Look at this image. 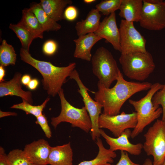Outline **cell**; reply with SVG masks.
<instances>
[{
	"instance_id": "6da1fadb",
	"label": "cell",
	"mask_w": 165,
	"mask_h": 165,
	"mask_svg": "<svg viewBox=\"0 0 165 165\" xmlns=\"http://www.w3.org/2000/svg\"><path fill=\"white\" fill-rule=\"evenodd\" d=\"M116 82L111 88H106L98 82V90L94 93V100L103 107L102 114L115 116L119 114L125 102L135 94L149 90L152 84L148 82L128 81L120 71Z\"/></svg>"
},
{
	"instance_id": "7a4b0ae2",
	"label": "cell",
	"mask_w": 165,
	"mask_h": 165,
	"mask_svg": "<svg viewBox=\"0 0 165 165\" xmlns=\"http://www.w3.org/2000/svg\"><path fill=\"white\" fill-rule=\"evenodd\" d=\"M21 60L35 68L42 75L43 88L49 95L54 97L62 89L66 79L76 66L72 62L65 67L55 66L50 62L40 61L33 57L29 51L22 48L20 51Z\"/></svg>"
},
{
	"instance_id": "3957f363",
	"label": "cell",
	"mask_w": 165,
	"mask_h": 165,
	"mask_svg": "<svg viewBox=\"0 0 165 165\" xmlns=\"http://www.w3.org/2000/svg\"><path fill=\"white\" fill-rule=\"evenodd\" d=\"M163 84L159 82L152 84L147 94L138 101L129 99V103L135 109L137 113V123L131 131V137L134 138L142 133L145 127L158 119L163 113L162 108L154 106L152 98L158 91L161 89Z\"/></svg>"
},
{
	"instance_id": "277c9868",
	"label": "cell",
	"mask_w": 165,
	"mask_h": 165,
	"mask_svg": "<svg viewBox=\"0 0 165 165\" xmlns=\"http://www.w3.org/2000/svg\"><path fill=\"white\" fill-rule=\"evenodd\" d=\"M119 61L125 75L131 79L139 81L147 79L155 68L152 56L147 51L121 54Z\"/></svg>"
},
{
	"instance_id": "5b68a950",
	"label": "cell",
	"mask_w": 165,
	"mask_h": 165,
	"mask_svg": "<svg viewBox=\"0 0 165 165\" xmlns=\"http://www.w3.org/2000/svg\"><path fill=\"white\" fill-rule=\"evenodd\" d=\"M91 61L93 73L98 79V82L110 88L117 80L120 71L111 52L104 47H99L92 56Z\"/></svg>"
},
{
	"instance_id": "8992f818",
	"label": "cell",
	"mask_w": 165,
	"mask_h": 165,
	"mask_svg": "<svg viewBox=\"0 0 165 165\" xmlns=\"http://www.w3.org/2000/svg\"><path fill=\"white\" fill-rule=\"evenodd\" d=\"M58 94L61 102V111L58 116L51 118V125L55 129L61 123L68 122L72 127H79L88 133L91 129L92 124L85 107L78 108L72 105L65 98L62 88Z\"/></svg>"
},
{
	"instance_id": "52a82bcc",
	"label": "cell",
	"mask_w": 165,
	"mask_h": 165,
	"mask_svg": "<svg viewBox=\"0 0 165 165\" xmlns=\"http://www.w3.org/2000/svg\"><path fill=\"white\" fill-rule=\"evenodd\" d=\"M144 137L143 149L153 157V165H160L165 158V121L157 119Z\"/></svg>"
},
{
	"instance_id": "ba28073f",
	"label": "cell",
	"mask_w": 165,
	"mask_h": 165,
	"mask_svg": "<svg viewBox=\"0 0 165 165\" xmlns=\"http://www.w3.org/2000/svg\"><path fill=\"white\" fill-rule=\"evenodd\" d=\"M119 30L121 54H129L147 51L146 49V40L136 29L133 22L122 20Z\"/></svg>"
},
{
	"instance_id": "9c48e42d",
	"label": "cell",
	"mask_w": 165,
	"mask_h": 165,
	"mask_svg": "<svg viewBox=\"0 0 165 165\" xmlns=\"http://www.w3.org/2000/svg\"><path fill=\"white\" fill-rule=\"evenodd\" d=\"M69 77L75 80L79 87L78 91L82 97L85 107L90 117L92 124L91 135L92 140L95 141L101 136L98 121L103 107L90 97L88 92L89 90L88 89L82 82L78 71L75 69L72 72Z\"/></svg>"
},
{
	"instance_id": "30bf717a",
	"label": "cell",
	"mask_w": 165,
	"mask_h": 165,
	"mask_svg": "<svg viewBox=\"0 0 165 165\" xmlns=\"http://www.w3.org/2000/svg\"><path fill=\"white\" fill-rule=\"evenodd\" d=\"M140 26L151 31H158L165 28V0L151 4L143 0Z\"/></svg>"
},
{
	"instance_id": "8fae6325",
	"label": "cell",
	"mask_w": 165,
	"mask_h": 165,
	"mask_svg": "<svg viewBox=\"0 0 165 165\" xmlns=\"http://www.w3.org/2000/svg\"><path fill=\"white\" fill-rule=\"evenodd\" d=\"M137 123L136 112L127 114L123 112L120 114L112 116L102 113L100 115L98 121L100 129L105 128L108 130L116 137L120 136L127 129H134Z\"/></svg>"
},
{
	"instance_id": "7c38bea8",
	"label": "cell",
	"mask_w": 165,
	"mask_h": 165,
	"mask_svg": "<svg viewBox=\"0 0 165 165\" xmlns=\"http://www.w3.org/2000/svg\"><path fill=\"white\" fill-rule=\"evenodd\" d=\"M101 135L104 138L109 146V149L113 151L120 150L125 151L135 156L140 155L143 148L141 143L133 144L130 142L129 138L130 137L131 131L130 129L125 130L121 134L116 138L112 137L107 135L102 129H100Z\"/></svg>"
},
{
	"instance_id": "4fadbf2b",
	"label": "cell",
	"mask_w": 165,
	"mask_h": 165,
	"mask_svg": "<svg viewBox=\"0 0 165 165\" xmlns=\"http://www.w3.org/2000/svg\"><path fill=\"white\" fill-rule=\"evenodd\" d=\"M94 33L102 39H105L116 50L120 52V33L115 12L105 17Z\"/></svg>"
},
{
	"instance_id": "5bb4252c",
	"label": "cell",
	"mask_w": 165,
	"mask_h": 165,
	"mask_svg": "<svg viewBox=\"0 0 165 165\" xmlns=\"http://www.w3.org/2000/svg\"><path fill=\"white\" fill-rule=\"evenodd\" d=\"M51 147L48 141L39 139L26 145L23 150L30 163L37 165H47Z\"/></svg>"
},
{
	"instance_id": "9a60e30c",
	"label": "cell",
	"mask_w": 165,
	"mask_h": 165,
	"mask_svg": "<svg viewBox=\"0 0 165 165\" xmlns=\"http://www.w3.org/2000/svg\"><path fill=\"white\" fill-rule=\"evenodd\" d=\"M22 74L16 72L10 80L0 83V97L15 96L21 97L30 104L33 103L32 94L31 91H25L22 89L21 79Z\"/></svg>"
},
{
	"instance_id": "2e32d148",
	"label": "cell",
	"mask_w": 165,
	"mask_h": 165,
	"mask_svg": "<svg viewBox=\"0 0 165 165\" xmlns=\"http://www.w3.org/2000/svg\"><path fill=\"white\" fill-rule=\"evenodd\" d=\"M101 39L94 33L78 37L73 40L75 44L74 57L90 61L92 56L91 50L94 45Z\"/></svg>"
},
{
	"instance_id": "e0dca14e",
	"label": "cell",
	"mask_w": 165,
	"mask_h": 165,
	"mask_svg": "<svg viewBox=\"0 0 165 165\" xmlns=\"http://www.w3.org/2000/svg\"><path fill=\"white\" fill-rule=\"evenodd\" d=\"M73 152L70 142L52 147L48 164L50 165H73Z\"/></svg>"
},
{
	"instance_id": "ac0fdd59",
	"label": "cell",
	"mask_w": 165,
	"mask_h": 165,
	"mask_svg": "<svg viewBox=\"0 0 165 165\" xmlns=\"http://www.w3.org/2000/svg\"><path fill=\"white\" fill-rule=\"evenodd\" d=\"M143 5L142 0H122L119 15L127 21L139 22L141 17Z\"/></svg>"
},
{
	"instance_id": "d6986e66",
	"label": "cell",
	"mask_w": 165,
	"mask_h": 165,
	"mask_svg": "<svg viewBox=\"0 0 165 165\" xmlns=\"http://www.w3.org/2000/svg\"><path fill=\"white\" fill-rule=\"evenodd\" d=\"M101 15L95 8L92 9L86 18L77 22L75 28L78 37L91 33H94L100 23Z\"/></svg>"
},
{
	"instance_id": "ffe728a7",
	"label": "cell",
	"mask_w": 165,
	"mask_h": 165,
	"mask_svg": "<svg viewBox=\"0 0 165 165\" xmlns=\"http://www.w3.org/2000/svg\"><path fill=\"white\" fill-rule=\"evenodd\" d=\"M72 2L71 0H41L39 4L47 15L57 22L65 19L64 9Z\"/></svg>"
},
{
	"instance_id": "44dd1931",
	"label": "cell",
	"mask_w": 165,
	"mask_h": 165,
	"mask_svg": "<svg viewBox=\"0 0 165 165\" xmlns=\"http://www.w3.org/2000/svg\"><path fill=\"white\" fill-rule=\"evenodd\" d=\"M96 139L99 152L96 157L90 160L82 161L77 165H112L114 159L117 156L116 153L110 149L105 148L99 138Z\"/></svg>"
},
{
	"instance_id": "7402d4cb",
	"label": "cell",
	"mask_w": 165,
	"mask_h": 165,
	"mask_svg": "<svg viewBox=\"0 0 165 165\" xmlns=\"http://www.w3.org/2000/svg\"><path fill=\"white\" fill-rule=\"evenodd\" d=\"M19 22L37 38H43L45 31L30 8H25L22 10V17Z\"/></svg>"
},
{
	"instance_id": "603a6c76",
	"label": "cell",
	"mask_w": 165,
	"mask_h": 165,
	"mask_svg": "<svg viewBox=\"0 0 165 165\" xmlns=\"http://www.w3.org/2000/svg\"><path fill=\"white\" fill-rule=\"evenodd\" d=\"M30 9L35 14L45 31H58L61 28L60 24L47 15L39 3L32 4Z\"/></svg>"
},
{
	"instance_id": "cb8c5ba5",
	"label": "cell",
	"mask_w": 165,
	"mask_h": 165,
	"mask_svg": "<svg viewBox=\"0 0 165 165\" xmlns=\"http://www.w3.org/2000/svg\"><path fill=\"white\" fill-rule=\"evenodd\" d=\"M9 28L15 33L20 39L22 48L29 51L32 42L37 37L19 22L16 24H10Z\"/></svg>"
},
{
	"instance_id": "d4e9b609",
	"label": "cell",
	"mask_w": 165,
	"mask_h": 165,
	"mask_svg": "<svg viewBox=\"0 0 165 165\" xmlns=\"http://www.w3.org/2000/svg\"><path fill=\"white\" fill-rule=\"evenodd\" d=\"M17 55L13 46L3 39L0 46V65L6 67L10 65H15Z\"/></svg>"
},
{
	"instance_id": "484cf974",
	"label": "cell",
	"mask_w": 165,
	"mask_h": 165,
	"mask_svg": "<svg viewBox=\"0 0 165 165\" xmlns=\"http://www.w3.org/2000/svg\"><path fill=\"white\" fill-rule=\"evenodd\" d=\"M50 100V98L47 97L42 104L36 106L32 105L25 100H22L21 103L13 105L10 108L22 110L25 112L26 114L32 115L36 118L42 114L43 110Z\"/></svg>"
},
{
	"instance_id": "4316f807",
	"label": "cell",
	"mask_w": 165,
	"mask_h": 165,
	"mask_svg": "<svg viewBox=\"0 0 165 165\" xmlns=\"http://www.w3.org/2000/svg\"><path fill=\"white\" fill-rule=\"evenodd\" d=\"M122 0H105L101 1L95 6V9L106 16L119 9Z\"/></svg>"
},
{
	"instance_id": "83f0119b",
	"label": "cell",
	"mask_w": 165,
	"mask_h": 165,
	"mask_svg": "<svg viewBox=\"0 0 165 165\" xmlns=\"http://www.w3.org/2000/svg\"><path fill=\"white\" fill-rule=\"evenodd\" d=\"M9 165H31L26 156L23 150L19 149L10 151L7 155Z\"/></svg>"
},
{
	"instance_id": "f1b7e54d",
	"label": "cell",
	"mask_w": 165,
	"mask_h": 165,
	"mask_svg": "<svg viewBox=\"0 0 165 165\" xmlns=\"http://www.w3.org/2000/svg\"><path fill=\"white\" fill-rule=\"evenodd\" d=\"M154 106L161 105L163 110L162 120L165 121V83L163 88L156 92L152 99Z\"/></svg>"
},
{
	"instance_id": "f546056e",
	"label": "cell",
	"mask_w": 165,
	"mask_h": 165,
	"mask_svg": "<svg viewBox=\"0 0 165 165\" xmlns=\"http://www.w3.org/2000/svg\"><path fill=\"white\" fill-rule=\"evenodd\" d=\"M36 118L35 123L40 125L46 137L49 138H50L52 137V132L47 118L45 114H42Z\"/></svg>"
},
{
	"instance_id": "4dcf8cb0",
	"label": "cell",
	"mask_w": 165,
	"mask_h": 165,
	"mask_svg": "<svg viewBox=\"0 0 165 165\" xmlns=\"http://www.w3.org/2000/svg\"><path fill=\"white\" fill-rule=\"evenodd\" d=\"M57 49V44L53 40H48L44 44L42 47V51L44 53L48 56L54 54Z\"/></svg>"
},
{
	"instance_id": "1f68e13d",
	"label": "cell",
	"mask_w": 165,
	"mask_h": 165,
	"mask_svg": "<svg viewBox=\"0 0 165 165\" xmlns=\"http://www.w3.org/2000/svg\"><path fill=\"white\" fill-rule=\"evenodd\" d=\"M78 11L77 8L73 6H69L65 9L64 12L65 19L69 21H73L77 17Z\"/></svg>"
},
{
	"instance_id": "d6a6232c",
	"label": "cell",
	"mask_w": 165,
	"mask_h": 165,
	"mask_svg": "<svg viewBox=\"0 0 165 165\" xmlns=\"http://www.w3.org/2000/svg\"><path fill=\"white\" fill-rule=\"evenodd\" d=\"M121 156L118 162L115 165H141L133 162L130 158L128 153L121 151Z\"/></svg>"
},
{
	"instance_id": "836d02e7",
	"label": "cell",
	"mask_w": 165,
	"mask_h": 165,
	"mask_svg": "<svg viewBox=\"0 0 165 165\" xmlns=\"http://www.w3.org/2000/svg\"><path fill=\"white\" fill-rule=\"evenodd\" d=\"M0 165H9L4 148L0 147Z\"/></svg>"
},
{
	"instance_id": "e575fe53",
	"label": "cell",
	"mask_w": 165,
	"mask_h": 165,
	"mask_svg": "<svg viewBox=\"0 0 165 165\" xmlns=\"http://www.w3.org/2000/svg\"><path fill=\"white\" fill-rule=\"evenodd\" d=\"M39 83L38 79L35 78L31 79L28 85V88L31 90H35L38 87Z\"/></svg>"
},
{
	"instance_id": "d590c367",
	"label": "cell",
	"mask_w": 165,
	"mask_h": 165,
	"mask_svg": "<svg viewBox=\"0 0 165 165\" xmlns=\"http://www.w3.org/2000/svg\"><path fill=\"white\" fill-rule=\"evenodd\" d=\"M31 79L30 75L26 74L22 76L21 82L22 84L27 86Z\"/></svg>"
},
{
	"instance_id": "8d00e7d4",
	"label": "cell",
	"mask_w": 165,
	"mask_h": 165,
	"mask_svg": "<svg viewBox=\"0 0 165 165\" xmlns=\"http://www.w3.org/2000/svg\"><path fill=\"white\" fill-rule=\"evenodd\" d=\"M17 114L14 112H3L1 110H0V118H2L4 117L9 116H16Z\"/></svg>"
},
{
	"instance_id": "74e56055",
	"label": "cell",
	"mask_w": 165,
	"mask_h": 165,
	"mask_svg": "<svg viewBox=\"0 0 165 165\" xmlns=\"http://www.w3.org/2000/svg\"><path fill=\"white\" fill-rule=\"evenodd\" d=\"M5 75V70L4 67L0 65V82H4V78Z\"/></svg>"
},
{
	"instance_id": "f35d334b",
	"label": "cell",
	"mask_w": 165,
	"mask_h": 165,
	"mask_svg": "<svg viewBox=\"0 0 165 165\" xmlns=\"http://www.w3.org/2000/svg\"><path fill=\"white\" fill-rule=\"evenodd\" d=\"M142 165H153V162L149 158L146 159Z\"/></svg>"
},
{
	"instance_id": "ab89813d",
	"label": "cell",
	"mask_w": 165,
	"mask_h": 165,
	"mask_svg": "<svg viewBox=\"0 0 165 165\" xmlns=\"http://www.w3.org/2000/svg\"><path fill=\"white\" fill-rule=\"evenodd\" d=\"M96 1L95 0H84L83 1L86 4H90L93 2Z\"/></svg>"
},
{
	"instance_id": "60d3db41",
	"label": "cell",
	"mask_w": 165,
	"mask_h": 165,
	"mask_svg": "<svg viewBox=\"0 0 165 165\" xmlns=\"http://www.w3.org/2000/svg\"><path fill=\"white\" fill-rule=\"evenodd\" d=\"M160 165H165V158L162 163Z\"/></svg>"
},
{
	"instance_id": "b9f144b4",
	"label": "cell",
	"mask_w": 165,
	"mask_h": 165,
	"mask_svg": "<svg viewBox=\"0 0 165 165\" xmlns=\"http://www.w3.org/2000/svg\"><path fill=\"white\" fill-rule=\"evenodd\" d=\"M31 165H37L32 164Z\"/></svg>"
},
{
	"instance_id": "7bdbcfd3",
	"label": "cell",
	"mask_w": 165,
	"mask_h": 165,
	"mask_svg": "<svg viewBox=\"0 0 165 165\" xmlns=\"http://www.w3.org/2000/svg\"></svg>"
}]
</instances>
